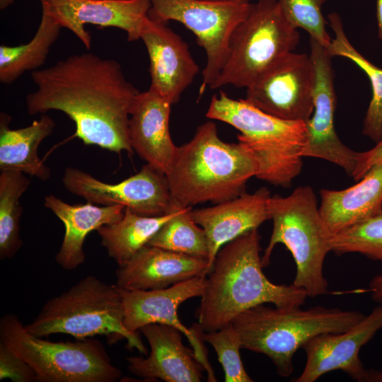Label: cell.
Wrapping results in <instances>:
<instances>
[{
  "label": "cell",
  "mask_w": 382,
  "mask_h": 382,
  "mask_svg": "<svg viewBox=\"0 0 382 382\" xmlns=\"http://www.w3.org/2000/svg\"><path fill=\"white\" fill-rule=\"evenodd\" d=\"M369 291L374 302L382 304V275L374 276L369 282Z\"/></svg>",
  "instance_id": "cell-35"
},
{
  "label": "cell",
  "mask_w": 382,
  "mask_h": 382,
  "mask_svg": "<svg viewBox=\"0 0 382 382\" xmlns=\"http://www.w3.org/2000/svg\"><path fill=\"white\" fill-rule=\"evenodd\" d=\"M330 248L337 255L359 253L382 262V214L332 234Z\"/></svg>",
  "instance_id": "cell-30"
},
{
  "label": "cell",
  "mask_w": 382,
  "mask_h": 382,
  "mask_svg": "<svg viewBox=\"0 0 382 382\" xmlns=\"http://www.w3.org/2000/svg\"><path fill=\"white\" fill-rule=\"evenodd\" d=\"M205 1H233V0H205Z\"/></svg>",
  "instance_id": "cell-39"
},
{
  "label": "cell",
  "mask_w": 382,
  "mask_h": 382,
  "mask_svg": "<svg viewBox=\"0 0 382 382\" xmlns=\"http://www.w3.org/2000/svg\"><path fill=\"white\" fill-rule=\"evenodd\" d=\"M380 163H382V139L371 149L358 152L357 165L352 177L359 181L371 167Z\"/></svg>",
  "instance_id": "cell-34"
},
{
  "label": "cell",
  "mask_w": 382,
  "mask_h": 382,
  "mask_svg": "<svg viewBox=\"0 0 382 382\" xmlns=\"http://www.w3.org/2000/svg\"><path fill=\"white\" fill-rule=\"evenodd\" d=\"M42 13L71 30L89 49L91 37L86 24L113 27L127 33L128 41L140 39L149 18V0H39Z\"/></svg>",
  "instance_id": "cell-15"
},
{
  "label": "cell",
  "mask_w": 382,
  "mask_h": 382,
  "mask_svg": "<svg viewBox=\"0 0 382 382\" xmlns=\"http://www.w3.org/2000/svg\"><path fill=\"white\" fill-rule=\"evenodd\" d=\"M139 330L146 338L151 351L146 357L127 358L132 374L166 382L201 381L204 369L193 349L184 346L181 331L159 323L144 325Z\"/></svg>",
  "instance_id": "cell-19"
},
{
  "label": "cell",
  "mask_w": 382,
  "mask_h": 382,
  "mask_svg": "<svg viewBox=\"0 0 382 382\" xmlns=\"http://www.w3.org/2000/svg\"><path fill=\"white\" fill-rule=\"evenodd\" d=\"M315 78L310 55L291 52L247 88L245 99L276 117L306 122L314 108Z\"/></svg>",
  "instance_id": "cell-12"
},
{
  "label": "cell",
  "mask_w": 382,
  "mask_h": 382,
  "mask_svg": "<svg viewBox=\"0 0 382 382\" xmlns=\"http://www.w3.org/2000/svg\"><path fill=\"white\" fill-rule=\"evenodd\" d=\"M15 382L37 381L33 368L0 342V379Z\"/></svg>",
  "instance_id": "cell-33"
},
{
  "label": "cell",
  "mask_w": 382,
  "mask_h": 382,
  "mask_svg": "<svg viewBox=\"0 0 382 382\" xmlns=\"http://www.w3.org/2000/svg\"><path fill=\"white\" fill-rule=\"evenodd\" d=\"M327 0H277L286 21L295 28H302L325 48L332 38L328 33L322 6Z\"/></svg>",
  "instance_id": "cell-32"
},
{
  "label": "cell",
  "mask_w": 382,
  "mask_h": 382,
  "mask_svg": "<svg viewBox=\"0 0 382 382\" xmlns=\"http://www.w3.org/2000/svg\"><path fill=\"white\" fill-rule=\"evenodd\" d=\"M124 318L119 288L89 275L48 300L25 328L41 337L58 333L78 340L97 335H117L127 340L129 347L146 355L147 348L137 332L127 330Z\"/></svg>",
  "instance_id": "cell-7"
},
{
  "label": "cell",
  "mask_w": 382,
  "mask_h": 382,
  "mask_svg": "<svg viewBox=\"0 0 382 382\" xmlns=\"http://www.w3.org/2000/svg\"><path fill=\"white\" fill-rule=\"evenodd\" d=\"M62 183L69 192L88 202L121 204L142 216H161L180 208L173 202L166 174L147 163L135 175L116 184L102 182L82 170L69 167Z\"/></svg>",
  "instance_id": "cell-11"
},
{
  "label": "cell",
  "mask_w": 382,
  "mask_h": 382,
  "mask_svg": "<svg viewBox=\"0 0 382 382\" xmlns=\"http://www.w3.org/2000/svg\"><path fill=\"white\" fill-rule=\"evenodd\" d=\"M365 317L359 311H344L320 306L301 309L272 308L260 304L237 316L232 324L241 347L269 357L283 377L294 371L293 357L313 337L347 330Z\"/></svg>",
  "instance_id": "cell-5"
},
{
  "label": "cell",
  "mask_w": 382,
  "mask_h": 382,
  "mask_svg": "<svg viewBox=\"0 0 382 382\" xmlns=\"http://www.w3.org/2000/svg\"><path fill=\"white\" fill-rule=\"evenodd\" d=\"M0 342L26 361L40 382H113L122 376L96 340L51 342L26 330L13 314L0 320Z\"/></svg>",
  "instance_id": "cell-8"
},
{
  "label": "cell",
  "mask_w": 382,
  "mask_h": 382,
  "mask_svg": "<svg viewBox=\"0 0 382 382\" xmlns=\"http://www.w3.org/2000/svg\"><path fill=\"white\" fill-rule=\"evenodd\" d=\"M269 211L273 229L261 257L262 267L270 265L274 248L282 243L296 263V274L292 284L304 289L310 297L326 294L328 283L323 274V264L331 251L332 234L320 216L313 190L303 185L286 197L271 196Z\"/></svg>",
  "instance_id": "cell-6"
},
{
  "label": "cell",
  "mask_w": 382,
  "mask_h": 382,
  "mask_svg": "<svg viewBox=\"0 0 382 382\" xmlns=\"http://www.w3.org/2000/svg\"><path fill=\"white\" fill-rule=\"evenodd\" d=\"M376 17L378 22V35L382 42V0H376Z\"/></svg>",
  "instance_id": "cell-37"
},
{
  "label": "cell",
  "mask_w": 382,
  "mask_h": 382,
  "mask_svg": "<svg viewBox=\"0 0 382 382\" xmlns=\"http://www.w3.org/2000/svg\"><path fill=\"white\" fill-rule=\"evenodd\" d=\"M35 91L26 96L30 115L59 110L76 125L74 136L86 145L133 153L128 123L140 93L118 62L93 53L75 54L31 72Z\"/></svg>",
  "instance_id": "cell-1"
},
{
  "label": "cell",
  "mask_w": 382,
  "mask_h": 382,
  "mask_svg": "<svg viewBox=\"0 0 382 382\" xmlns=\"http://www.w3.org/2000/svg\"><path fill=\"white\" fill-rule=\"evenodd\" d=\"M11 117L1 113L0 116V170L21 171L41 180L51 176L50 168L38 156L40 143L54 131V121L47 115L30 125L12 129L9 127Z\"/></svg>",
  "instance_id": "cell-24"
},
{
  "label": "cell",
  "mask_w": 382,
  "mask_h": 382,
  "mask_svg": "<svg viewBox=\"0 0 382 382\" xmlns=\"http://www.w3.org/2000/svg\"><path fill=\"white\" fill-rule=\"evenodd\" d=\"M45 206L64 224V236L56 255L57 262L65 270H74L83 263V243L86 236L99 227L121 219L125 207H99L92 203L71 205L53 195L45 198Z\"/></svg>",
  "instance_id": "cell-23"
},
{
  "label": "cell",
  "mask_w": 382,
  "mask_h": 382,
  "mask_svg": "<svg viewBox=\"0 0 382 382\" xmlns=\"http://www.w3.org/2000/svg\"><path fill=\"white\" fill-rule=\"evenodd\" d=\"M260 236L251 229L223 245L207 274L197 311L204 332L218 330L242 312L260 304L279 308L302 306L306 291L293 284H276L262 272Z\"/></svg>",
  "instance_id": "cell-2"
},
{
  "label": "cell",
  "mask_w": 382,
  "mask_h": 382,
  "mask_svg": "<svg viewBox=\"0 0 382 382\" xmlns=\"http://www.w3.org/2000/svg\"><path fill=\"white\" fill-rule=\"evenodd\" d=\"M270 197L269 190L263 187L252 194L245 192L212 207L191 210L192 218L206 235L209 250L207 274L223 245L270 219Z\"/></svg>",
  "instance_id": "cell-18"
},
{
  "label": "cell",
  "mask_w": 382,
  "mask_h": 382,
  "mask_svg": "<svg viewBox=\"0 0 382 382\" xmlns=\"http://www.w3.org/2000/svg\"><path fill=\"white\" fill-rule=\"evenodd\" d=\"M382 329V304L346 331L318 335L304 345L306 363L301 374L293 381L313 382L323 375L341 370L352 379L361 381L366 369L359 353Z\"/></svg>",
  "instance_id": "cell-16"
},
{
  "label": "cell",
  "mask_w": 382,
  "mask_h": 382,
  "mask_svg": "<svg viewBox=\"0 0 382 382\" xmlns=\"http://www.w3.org/2000/svg\"><path fill=\"white\" fill-rule=\"evenodd\" d=\"M206 116L239 131L238 142L258 163L257 178L288 187L301 173L308 139L305 122L276 117L221 91L212 96Z\"/></svg>",
  "instance_id": "cell-4"
},
{
  "label": "cell",
  "mask_w": 382,
  "mask_h": 382,
  "mask_svg": "<svg viewBox=\"0 0 382 382\" xmlns=\"http://www.w3.org/2000/svg\"><path fill=\"white\" fill-rule=\"evenodd\" d=\"M25 173L12 170L0 173V257L12 258L20 249V219L22 207L19 199L30 185Z\"/></svg>",
  "instance_id": "cell-28"
},
{
  "label": "cell",
  "mask_w": 382,
  "mask_h": 382,
  "mask_svg": "<svg viewBox=\"0 0 382 382\" xmlns=\"http://www.w3.org/2000/svg\"><path fill=\"white\" fill-rule=\"evenodd\" d=\"M311 53L315 70L313 115L306 122L308 142L303 157H314L328 161L343 168L352 176L357 165L358 152L345 145L335 129L334 117L336 93L334 86L332 57L327 48L310 37Z\"/></svg>",
  "instance_id": "cell-14"
},
{
  "label": "cell",
  "mask_w": 382,
  "mask_h": 382,
  "mask_svg": "<svg viewBox=\"0 0 382 382\" xmlns=\"http://www.w3.org/2000/svg\"><path fill=\"white\" fill-rule=\"evenodd\" d=\"M202 340L216 352L224 371L226 382H252L240 355L241 337L232 323L215 331L202 333Z\"/></svg>",
  "instance_id": "cell-31"
},
{
  "label": "cell",
  "mask_w": 382,
  "mask_h": 382,
  "mask_svg": "<svg viewBox=\"0 0 382 382\" xmlns=\"http://www.w3.org/2000/svg\"><path fill=\"white\" fill-rule=\"evenodd\" d=\"M206 258L146 245L116 272V286L124 290L169 287L202 274H207Z\"/></svg>",
  "instance_id": "cell-20"
},
{
  "label": "cell",
  "mask_w": 382,
  "mask_h": 382,
  "mask_svg": "<svg viewBox=\"0 0 382 382\" xmlns=\"http://www.w3.org/2000/svg\"><path fill=\"white\" fill-rule=\"evenodd\" d=\"M361 382H382V371L366 369Z\"/></svg>",
  "instance_id": "cell-36"
},
{
  "label": "cell",
  "mask_w": 382,
  "mask_h": 382,
  "mask_svg": "<svg viewBox=\"0 0 382 382\" xmlns=\"http://www.w3.org/2000/svg\"><path fill=\"white\" fill-rule=\"evenodd\" d=\"M258 172L248 149L222 141L215 123L209 121L177 147L166 176L175 205L187 207L233 199L245 192L247 182Z\"/></svg>",
  "instance_id": "cell-3"
},
{
  "label": "cell",
  "mask_w": 382,
  "mask_h": 382,
  "mask_svg": "<svg viewBox=\"0 0 382 382\" xmlns=\"http://www.w3.org/2000/svg\"><path fill=\"white\" fill-rule=\"evenodd\" d=\"M166 23L149 17L140 39L149 58V88L173 105L192 83L199 66L186 42Z\"/></svg>",
  "instance_id": "cell-17"
},
{
  "label": "cell",
  "mask_w": 382,
  "mask_h": 382,
  "mask_svg": "<svg viewBox=\"0 0 382 382\" xmlns=\"http://www.w3.org/2000/svg\"><path fill=\"white\" fill-rule=\"evenodd\" d=\"M192 207L179 209L147 245L207 260L209 250L206 235L192 218Z\"/></svg>",
  "instance_id": "cell-29"
},
{
  "label": "cell",
  "mask_w": 382,
  "mask_h": 382,
  "mask_svg": "<svg viewBox=\"0 0 382 382\" xmlns=\"http://www.w3.org/2000/svg\"><path fill=\"white\" fill-rule=\"evenodd\" d=\"M14 0H0L1 9H5L6 7L13 4Z\"/></svg>",
  "instance_id": "cell-38"
},
{
  "label": "cell",
  "mask_w": 382,
  "mask_h": 382,
  "mask_svg": "<svg viewBox=\"0 0 382 382\" xmlns=\"http://www.w3.org/2000/svg\"><path fill=\"white\" fill-rule=\"evenodd\" d=\"M300 35L277 0H258L235 29L226 61L214 84L248 88L298 45Z\"/></svg>",
  "instance_id": "cell-9"
},
{
  "label": "cell",
  "mask_w": 382,
  "mask_h": 382,
  "mask_svg": "<svg viewBox=\"0 0 382 382\" xmlns=\"http://www.w3.org/2000/svg\"><path fill=\"white\" fill-rule=\"evenodd\" d=\"M62 27L42 13L38 28L30 41L18 46H0V81L11 84L24 72L44 64Z\"/></svg>",
  "instance_id": "cell-26"
},
{
  "label": "cell",
  "mask_w": 382,
  "mask_h": 382,
  "mask_svg": "<svg viewBox=\"0 0 382 382\" xmlns=\"http://www.w3.org/2000/svg\"><path fill=\"white\" fill-rule=\"evenodd\" d=\"M320 195V214L332 234L382 214V163L371 167L356 185L322 190Z\"/></svg>",
  "instance_id": "cell-22"
},
{
  "label": "cell",
  "mask_w": 382,
  "mask_h": 382,
  "mask_svg": "<svg viewBox=\"0 0 382 382\" xmlns=\"http://www.w3.org/2000/svg\"><path fill=\"white\" fill-rule=\"evenodd\" d=\"M171 105L149 88L137 95L128 123L129 139L133 151L147 164L165 174L178 147L173 142L169 130Z\"/></svg>",
  "instance_id": "cell-21"
},
{
  "label": "cell",
  "mask_w": 382,
  "mask_h": 382,
  "mask_svg": "<svg viewBox=\"0 0 382 382\" xmlns=\"http://www.w3.org/2000/svg\"><path fill=\"white\" fill-rule=\"evenodd\" d=\"M180 208L161 216H146L137 214L125 208L119 221L103 225L96 231L102 245L119 267L127 264Z\"/></svg>",
  "instance_id": "cell-25"
},
{
  "label": "cell",
  "mask_w": 382,
  "mask_h": 382,
  "mask_svg": "<svg viewBox=\"0 0 382 382\" xmlns=\"http://www.w3.org/2000/svg\"><path fill=\"white\" fill-rule=\"evenodd\" d=\"M207 274H202L169 287L155 290L128 291L119 288L125 311L124 325L136 333L144 325L159 323L182 332L191 345L197 359L207 372V381H216L202 337L199 324L188 328L178 316L179 306L189 299L201 296Z\"/></svg>",
  "instance_id": "cell-13"
},
{
  "label": "cell",
  "mask_w": 382,
  "mask_h": 382,
  "mask_svg": "<svg viewBox=\"0 0 382 382\" xmlns=\"http://www.w3.org/2000/svg\"><path fill=\"white\" fill-rule=\"evenodd\" d=\"M328 17L335 33L327 49L329 53L332 57L340 56L351 60L369 79L372 98L364 119L362 134L376 143L382 139V69L369 62L351 44L337 13H331Z\"/></svg>",
  "instance_id": "cell-27"
},
{
  "label": "cell",
  "mask_w": 382,
  "mask_h": 382,
  "mask_svg": "<svg viewBox=\"0 0 382 382\" xmlns=\"http://www.w3.org/2000/svg\"><path fill=\"white\" fill-rule=\"evenodd\" d=\"M150 18L167 23L175 21L192 31L206 54L200 93L217 79L228 54L231 36L247 17L249 0H149Z\"/></svg>",
  "instance_id": "cell-10"
}]
</instances>
